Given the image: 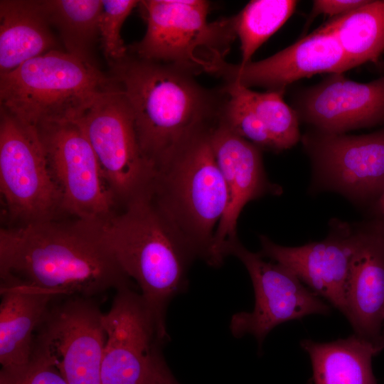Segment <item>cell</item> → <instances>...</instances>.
<instances>
[{
	"instance_id": "3",
	"label": "cell",
	"mask_w": 384,
	"mask_h": 384,
	"mask_svg": "<svg viewBox=\"0 0 384 384\" xmlns=\"http://www.w3.org/2000/svg\"><path fill=\"white\" fill-rule=\"evenodd\" d=\"M104 240L124 273L134 279L162 343L166 312L186 286L195 257L150 198L132 203L101 224Z\"/></svg>"
},
{
	"instance_id": "1",
	"label": "cell",
	"mask_w": 384,
	"mask_h": 384,
	"mask_svg": "<svg viewBox=\"0 0 384 384\" xmlns=\"http://www.w3.org/2000/svg\"><path fill=\"white\" fill-rule=\"evenodd\" d=\"M100 223L57 219L1 228V279L53 295L90 298L131 287L107 247Z\"/></svg>"
},
{
	"instance_id": "30",
	"label": "cell",
	"mask_w": 384,
	"mask_h": 384,
	"mask_svg": "<svg viewBox=\"0 0 384 384\" xmlns=\"http://www.w3.org/2000/svg\"><path fill=\"white\" fill-rule=\"evenodd\" d=\"M157 384H179L166 364L161 373Z\"/></svg>"
},
{
	"instance_id": "24",
	"label": "cell",
	"mask_w": 384,
	"mask_h": 384,
	"mask_svg": "<svg viewBox=\"0 0 384 384\" xmlns=\"http://www.w3.org/2000/svg\"><path fill=\"white\" fill-rule=\"evenodd\" d=\"M297 4L294 0H253L235 16L241 64L251 61L255 51L292 16Z\"/></svg>"
},
{
	"instance_id": "29",
	"label": "cell",
	"mask_w": 384,
	"mask_h": 384,
	"mask_svg": "<svg viewBox=\"0 0 384 384\" xmlns=\"http://www.w3.org/2000/svg\"><path fill=\"white\" fill-rule=\"evenodd\" d=\"M368 0H315L311 16L328 15L331 18L346 14L366 3Z\"/></svg>"
},
{
	"instance_id": "19",
	"label": "cell",
	"mask_w": 384,
	"mask_h": 384,
	"mask_svg": "<svg viewBox=\"0 0 384 384\" xmlns=\"http://www.w3.org/2000/svg\"><path fill=\"white\" fill-rule=\"evenodd\" d=\"M0 294V363L15 369L30 362L33 333L55 297L11 279H1Z\"/></svg>"
},
{
	"instance_id": "17",
	"label": "cell",
	"mask_w": 384,
	"mask_h": 384,
	"mask_svg": "<svg viewBox=\"0 0 384 384\" xmlns=\"http://www.w3.org/2000/svg\"><path fill=\"white\" fill-rule=\"evenodd\" d=\"M263 257L290 270L301 282L344 316L346 285L358 234H342L299 247H286L261 235Z\"/></svg>"
},
{
	"instance_id": "4",
	"label": "cell",
	"mask_w": 384,
	"mask_h": 384,
	"mask_svg": "<svg viewBox=\"0 0 384 384\" xmlns=\"http://www.w3.org/2000/svg\"><path fill=\"white\" fill-rule=\"evenodd\" d=\"M114 83L93 64L55 49L0 74L1 108L36 128L77 120Z\"/></svg>"
},
{
	"instance_id": "22",
	"label": "cell",
	"mask_w": 384,
	"mask_h": 384,
	"mask_svg": "<svg viewBox=\"0 0 384 384\" xmlns=\"http://www.w3.org/2000/svg\"><path fill=\"white\" fill-rule=\"evenodd\" d=\"M316 30L334 36L354 68L376 62L384 52V0H368Z\"/></svg>"
},
{
	"instance_id": "16",
	"label": "cell",
	"mask_w": 384,
	"mask_h": 384,
	"mask_svg": "<svg viewBox=\"0 0 384 384\" xmlns=\"http://www.w3.org/2000/svg\"><path fill=\"white\" fill-rule=\"evenodd\" d=\"M315 165L335 188L353 197L384 188V129L363 135L319 132L305 139Z\"/></svg>"
},
{
	"instance_id": "33",
	"label": "cell",
	"mask_w": 384,
	"mask_h": 384,
	"mask_svg": "<svg viewBox=\"0 0 384 384\" xmlns=\"http://www.w3.org/2000/svg\"><path fill=\"white\" fill-rule=\"evenodd\" d=\"M383 320H384V314H383Z\"/></svg>"
},
{
	"instance_id": "6",
	"label": "cell",
	"mask_w": 384,
	"mask_h": 384,
	"mask_svg": "<svg viewBox=\"0 0 384 384\" xmlns=\"http://www.w3.org/2000/svg\"><path fill=\"white\" fill-rule=\"evenodd\" d=\"M146 21L143 38L131 46L139 58L174 66L192 75L217 74L237 37L235 16L208 22L203 0L140 1Z\"/></svg>"
},
{
	"instance_id": "10",
	"label": "cell",
	"mask_w": 384,
	"mask_h": 384,
	"mask_svg": "<svg viewBox=\"0 0 384 384\" xmlns=\"http://www.w3.org/2000/svg\"><path fill=\"white\" fill-rule=\"evenodd\" d=\"M88 299L71 297L49 309L33 341L32 356L55 367L68 384H102L103 313Z\"/></svg>"
},
{
	"instance_id": "25",
	"label": "cell",
	"mask_w": 384,
	"mask_h": 384,
	"mask_svg": "<svg viewBox=\"0 0 384 384\" xmlns=\"http://www.w3.org/2000/svg\"><path fill=\"white\" fill-rule=\"evenodd\" d=\"M236 90L252 107L272 138L277 151L289 149L300 139L299 117L283 99L284 91L256 92L234 83Z\"/></svg>"
},
{
	"instance_id": "11",
	"label": "cell",
	"mask_w": 384,
	"mask_h": 384,
	"mask_svg": "<svg viewBox=\"0 0 384 384\" xmlns=\"http://www.w3.org/2000/svg\"><path fill=\"white\" fill-rule=\"evenodd\" d=\"M102 322L106 341L101 383L157 384L166 362L141 294L131 287L117 290Z\"/></svg>"
},
{
	"instance_id": "8",
	"label": "cell",
	"mask_w": 384,
	"mask_h": 384,
	"mask_svg": "<svg viewBox=\"0 0 384 384\" xmlns=\"http://www.w3.org/2000/svg\"><path fill=\"white\" fill-rule=\"evenodd\" d=\"M0 188L8 213L22 225L55 220L63 212L37 128L1 108Z\"/></svg>"
},
{
	"instance_id": "2",
	"label": "cell",
	"mask_w": 384,
	"mask_h": 384,
	"mask_svg": "<svg viewBox=\"0 0 384 384\" xmlns=\"http://www.w3.org/2000/svg\"><path fill=\"white\" fill-rule=\"evenodd\" d=\"M112 66L132 113L142 154L157 171L219 121L224 86L203 87L174 66L127 55Z\"/></svg>"
},
{
	"instance_id": "28",
	"label": "cell",
	"mask_w": 384,
	"mask_h": 384,
	"mask_svg": "<svg viewBox=\"0 0 384 384\" xmlns=\"http://www.w3.org/2000/svg\"><path fill=\"white\" fill-rule=\"evenodd\" d=\"M0 384H68L59 371L43 360L32 356L15 369H1Z\"/></svg>"
},
{
	"instance_id": "23",
	"label": "cell",
	"mask_w": 384,
	"mask_h": 384,
	"mask_svg": "<svg viewBox=\"0 0 384 384\" xmlns=\"http://www.w3.org/2000/svg\"><path fill=\"white\" fill-rule=\"evenodd\" d=\"M41 1L50 25L58 30L66 52L93 64L91 50L100 36L102 0Z\"/></svg>"
},
{
	"instance_id": "9",
	"label": "cell",
	"mask_w": 384,
	"mask_h": 384,
	"mask_svg": "<svg viewBox=\"0 0 384 384\" xmlns=\"http://www.w3.org/2000/svg\"><path fill=\"white\" fill-rule=\"evenodd\" d=\"M37 129L65 213L103 223L116 213L117 203L96 155L78 120L43 124Z\"/></svg>"
},
{
	"instance_id": "18",
	"label": "cell",
	"mask_w": 384,
	"mask_h": 384,
	"mask_svg": "<svg viewBox=\"0 0 384 384\" xmlns=\"http://www.w3.org/2000/svg\"><path fill=\"white\" fill-rule=\"evenodd\" d=\"M345 316L354 334L384 341V238L358 233L346 285Z\"/></svg>"
},
{
	"instance_id": "20",
	"label": "cell",
	"mask_w": 384,
	"mask_h": 384,
	"mask_svg": "<svg viewBox=\"0 0 384 384\" xmlns=\"http://www.w3.org/2000/svg\"><path fill=\"white\" fill-rule=\"evenodd\" d=\"M41 1H0V74L55 50Z\"/></svg>"
},
{
	"instance_id": "14",
	"label": "cell",
	"mask_w": 384,
	"mask_h": 384,
	"mask_svg": "<svg viewBox=\"0 0 384 384\" xmlns=\"http://www.w3.org/2000/svg\"><path fill=\"white\" fill-rule=\"evenodd\" d=\"M353 68L334 36L316 29L265 59L236 65L226 62L216 75L225 83L284 91L298 80L319 73H343Z\"/></svg>"
},
{
	"instance_id": "26",
	"label": "cell",
	"mask_w": 384,
	"mask_h": 384,
	"mask_svg": "<svg viewBox=\"0 0 384 384\" xmlns=\"http://www.w3.org/2000/svg\"><path fill=\"white\" fill-rule=\"evenodd\" d=\"M228 97L220 120L238 136L257 147L276 150L274 142L250 105L232 87L225 85Z\"/></svg>"
},
{
	"instance_id": "12",
	"label": "cell",
	"mask_w": 384,
	"mask_h": 384,
	"mask_svg": "<svg viewBox=\"0 0 384 384\" xmlns=\"http://www.w3.org/2000/svg\"><path fill=\"white\" fill-rule=\"evenodd\" d=\"M247 269L254 288L252 311L235 314L230 329L235 337L255 336L259 343L277 326L311 314H329L330 306L284 266L264 260L239 240L230 249Z\"/></svg>"
},
{
	"instance_id": "32",
	"label": "cell",
	"mask_w": 384,
	"mask_h": 384,
	"mask_svg": "<svg viewBox=\"0 0 384 384\" xmlns=\"http://www.w3.org/2000/svg\"><path fill=\"white\" fill-rule=\"evenodd\" d=\"M378 233H380L383 237L384 238V218L383 220L379 223V225L377 226V230Z\"/></svg>"
},
{
	"instance_id": "31",
	"label": "cell",
	"mask_w": 384,
	"mask_h": 384,
	"mask_svg": "<svg viewBox=\"0 0 384 384\" xmlns=\"http://www.w3.org/2000/svg\"><path fill=\"white\" fill-rule=\"evenodd\" d=\"M376 208L381 216L384 218V188L377 201Z\"/></svg>"
},
{
	"instance_id": "13",
	"label": "cell",
	"mask_w": 384,
	"mask_h": 384,
	"mask_svg": "<svg viewBox=\"0 0 384 384\" xmlns=\"http://www.w3.org/2000/svg\"><path fill=\"white\" fill-rule=\"evenodd\" d=\"M210 142L224 177L228 194L225 213L215 233L208 264L220 266L238 240V220L252 200L273 191L265 174L260 149L238 136L220 119L210 132Z\"/></svg>"
},
{
	"instance_id": "5",
	"label": "cell",
	"mask_w": 384,
	"mask_h": 384,
	"mask_svg": "<svg viewBox=\"0 0 384 384\" xmlns=\"http://www.w3.org/2000/svg\"><path fill=\"white\" fill-rule=\"evenodd\" d=\"M206 132L156 171L151 200L194 257L207 262L228 203L223 174Z\"/></svg>"
},
{
	"instance_id": "7",
	"label": "cell",
	"mask_w": 384,
	"mask_h": 384,
	"mask_svg": "<svg viewBox=\"0 0 384 384\" xmlns=\"http://www.w3.org/2000/svg\"><path fill=\"white\" fill-rule=\"evenodd\" d=\"M77 120L117 205L124 208L151 198L156 171L142 152L131 109L118 82L115 80Z\"/></svg>"
},
{
	"instance_id": "15",
	"label": "cell",
	"mask_w": 384,
	"mask_h": 384,
	"mask_svg": "<svg viewBox=\"0 0 384 384\" xmlns=\"http://www.w3.org/2000/svg\"><path fill=\"white\" fill-rule=\"evenodd\" d=\"M294 110L299 119L319 132L341 134L384 121V76L368 82L331 74L297 94Z\"/></svg>"
},
{
	"instance_id": "27",
	"label": "cell",
	"mask_w": 384,
	"mask_h": 384,
	"mask_svg": "<svg viewBox=\"0 0 384 384\" xmlns=\"http://www.w3.org/2000/svg\"><path fill=\"white\" fill-rule=\"evenodd\" d=\"M139 4L135 0H102L99 33L104 54L111 65L127 55L120 31L125 19Z\"/></svg>"
},
{
	"instance_id": "21",
	"label": "cell",
	"mask_w": 384,
	"mask_h": 384,
	"mask_svg": "<svg viewBox=\"0 0 384 384\" xmlns=\"http://www.w3.org/2000/svg\"><path fill=\"white\" fill-rule=\"evenodd\" d=\"M300 346L309 356L314 384H378L372 361L384 349V341L353 334L329 342L304 339Z\"/></svg>"
}]
</instances>
